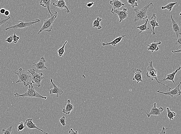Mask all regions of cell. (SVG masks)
I'll list each match as a JSON object with an SVG mask.
<instances>
[{
  "mask_svg": "<svg viewBox=\"0 0 181 134\" xmlns=\"http://www.w3.org/2000/svg\"><path fill=\"white\" fill-rule=\"evenodd\" d=\"M28 87V89L27 91L23 94H20L17 92L14 94V95L15 98L28 97V98H30L31 99L32 98H38L45 99V100L47 98L46 97L43 96L41 95L39 93H38L34 89V87H33V83L31 82H30L29 83Z\"/></svg>",
  "mask_w": 181,
  "mask_h": 134,
  "instance_id": "1",
  "label": "cell"
},
{
  "mask_svg": "<svg viewBox=\"0 0 181 134\" xmlns=\"http://www.w3.org/2000/svg\"><path fill=\"white\" fill-rule=\"evenodd\" d=\"M15 74L17 75L18 77L16 83H23L24 86H28L29 83H30V80H31V76L28 72L23 70L22 68H20L17 71L14 72Z\"/></svg>",
  "mask_w": 181,
  "mask_h": 134,
  "instance_id": "2",
  "label": "cell"
},
{
  "mask_svg": "<svg viewBox=\"0 0 181 134\" xmlns=\"http://www.w3.org/2000/svg\"><path fill=\"white\" fill-rule=\"evenodd\" d=\"M57 16V12L55 11L53 14L51 15V17L49 19H46L44 20L43 24H42L39 32H38V34H39L41 32H50L52 31L53 28V22L55 21V19Z\"/></svg>",
  "mask_w": 181,
  "mask_h": 134,
  "instance_id": "3",
  "label": "cell"
},
{
  "mask_svg": "<svg viewBox=\"0 0 181 134\" xmlns=\"http://www.w3.org/2000/svg\"><path fill=\"white\" fill-rule=\"evenodd\" d=\"M147 71L146 73V76L147 78L150 79V81H153L154 80H155L157 81V83L163 85V86H165L169 89V90L171 89V88L168 86L165 85L163 84L161 82H160V81H162V80H159L157 79V71L153 67V61H149V65L147 68Z\"/></svg>",
  "mask_w": 181,
  "mask_h": 134,
  "instance_id": "4",
  "label": "cell"
},
{
  "mask_svg": "<svg viewBox=\"0 0 181 134\" xmlns=\"http://www.w3.org/2000/svg\"><path fill=\"white\" fill-rule=\"evenodd\" d=\"M152 5L153 3H150L145 5L143 8L141 9H138L136 8L134 9L135 12V15L134 19V22H136L141 21L145 19H147V10L150 5Z\"/></svg>",
  "mask_w": 181,
  "mask_h": 134,
  "instance_id": "5",
  "label": "cell"
},
{
  "mask_svg": "<svg viewBox=\"0 0 181 134\" xmlns=\"http://www.w3.org/2000/svg\"><path fill=\"white\" fill-rule=\"evenodd\" d=\"M28 72L31 75V83H34L35 86L40 88L41 86V83L42 79H44V77H42L43 73H38L36 70L34 69H30L28 70Z\"/></svg>",
  "mask_w": 181,
  "mask_h": 134,
  "instance_id": "6",
  "label": "cell"
},
{
  "mask_svg": "<svg viewBox=\"0 0 181 134\" xmlns=\"http://www.w3.org/2000/svg\"><path fill=\"white\" fill-rule=\"evenodd\" d=\"M40 20L39 19H36L34 20L32 22H24L23 21H18L16 24L15 25L12 26L7 27L5 29V30H9V29H22L24 28L28 27L31 26L32 25H34V24H37V23H40Z\"/></svg>",
  "mask_w": 181,
  "mask_h": 134,
  "instance_id": "7",
  "label": "cell"
},
{
  "mask_svg": "<svg viewBox=\"0 0 181 134\" xmlns=\"http://www.w3.org/2000/svg\"><path fill=\"white\" fill-rule=\"evenodd\" d=\"M127 9L124 8L122 11H118L117 9H112L111 13L112 14H117L119 17V23H120L125 19L128 18V13H127Z\"/></svg>",
  "mask_w": 181,
  "mask_h": 134,
  "instance_id": "8",
  "label": "cell"
},
{
  "mask_svg": "<svg viewBox=\"0 0 181 134\" xmlns=\"http://www.w3.org/2000/svg\"><path fill=\"white\" fill-rule=\"evenodd\" d=\"M181 83V82H180L179 84L177 86H176L174 89H173L172 90H169V91L168 92H162L160 91L159 90H157V92L162 94L165 95L170 96L171 97L178 96H180L181 94V92L180 89Z\"/></svg>",
  "mask_w": 181,
  "mask_h": 134,
  "instance_id": "9",
  "label": "cell"
},
{
  "mask_svg": "<svg viewBox=\"0 0 181 134\" xmlns=\"http://www.w3.org/2000/svg\"><path fill=\"white\" fill-rule=\"evenodd\" d=\"M156 103H154L153 104V108H151L150 112L147 113L145 110L144 111L147 114V116L148 118H150L151 116H159L161 114L164 110V109L162 107H160L159 108H156Z\"/></svg>",
  "mask_w": 181,
  "mask_h": 134,
  "instance_id": "10",
  "label": "cell"
},
{
  "mask_svg": "<svg viewBox=\"0 0 181 134\" xmlns=\"http://www.w3.org/2000/svg\"><path fill=\"white\" fill-rule=\"evenodd\" d=\"M50 81H51V83H52L53 88H52V89H51V90H49V91L50 92V94H56L57 98H58L59 96L63 94V91L62 89L56 85L52 79H50Z\"/></svg>",
  "mask_w": 181,
  "mask_h": 134,
  "instance_id": "11",
  "label": "cell"
},
{
  "mask_svg": "<svg viewBox=\"0 0 181 134\" xmlns=\"http://www.w3.org/2000/svg\"><path fill=\"white\" fill-rule=\"evenodd\" d=\"M131 71L135 74L132 79L133 80H136L137 83H139V82H144L142 79V71L140 69H136V68H133L131 69Z\"/></svg>",
  "mask_w": 181,
  "mask_h": 134,
  "instance_id": "12",
  "label": "cell"
},
{
  "mask_svg": "<svg viewBox=\"0 0 181 134\" xmlns=\"http://www.w3.org/2000/svg\"><path fill=\"white\" fill-rule=\"evenodd\" d=\"M171 19L172 23L173 30L174 33L176 34V38L180 37H181V30L180 26L179 24L176 23L173 19L172 15L171 14Z\"/></svg>",
  "mask_w": 181,
  "mask_h": 134,
  "instance_id": "13",
  "label": "cell"
},
{
  "mask_svg": "<svg viewBox=\"0 0 181 134\" xmlns=\"http://www.w3.org/2000/svg\"><path fill=\"white\" fill-rule=\"evenodd\" d=\"M52 5H54L56 7L60 9H65L67 10L66 12L67 13H70V11L68 8V6L66 5L65 1L64 0H58L54 3H52Z\"/></svg>",
  "mask_w": 181,
  "mask_h": 134,
  "instance_id": "14",
  "label": "cell"
},
{
  "mask_svg": "<svg viewBox=\"0 0 181 134\" xmlns=\"http://www.w3.org/2000/svg\"><path fill=\"white\" fill-rule=\"evenodd\" d=\"M25 125L26 126L28 129H37L38 130H40V131L42 132V133H44V134H48V133L45 132L42 129H39L36 126V125L35 124H34V123L32 121V119H26V121L25 123Z\"/></svg>",
  "mask_w": 181,
  "mask_h": 134,
  "instance_id": "15",
  "label": "cell"
},
{
  "mask_svg": "<svg viewBox=\"0 0 181 134\" xmlns=\"http://www.w3.org/2000/svg\"><path fill=\"white\" fill-rule=\"evenodd\" d=\"M46 62V61L45 58L44 57H42L37 63H33V64L36 67L37 70H47V68L45 66Z\"/></svg>",
  "mask_w": 181,
  "mask_h": 134,
  "instance_id": "16",
  "label": "cell"
},
{
  "mask_svg": "<svg viewBox=\"0 0 181 134\" xmlns=\"http://www.w3.org/2000/svg\"><path fill=\"white\" fill-rule=\"evenodd\" d=\"M149 23L151 26V33L152 34H155V33L154 30L155 27L156 26H159V24L156 22V14H153L150 20L149 21Z\"/></svg>",
  "mask_w": 181,
  "mask_h": 134,
  "instance_id": "17",
  "label": "cell"
},
{
  "mask_svg": "<svg viewBox=\"0 0 181 134\" xmlns=\"http://www.w3.org/2000/svg\"><path fill=\"white\" fill-rule=\"evenodd\" d=\"M181 68V65H180L179 67L177 68V69H176L175 71L172 72V73H170V74H168L167 75H166V78L164 79V80H162V81H166V80H168H168H170V81H172L174 84H175V81H174V78H175V75L180 70Z\"/></svg>",
  "mask_w": 181,
  "mask_h": 134,
  "instance_id": "18",
  "label": "cell"
},
{
  "mask_svg": "<svg viewBox=\"0 0 181 134\" xmlns=\"http://www.w3.org/2000/svg\"><path fill=\"white\" fill-rule=\"evenodd\" d=\"M161 44V42H159L157 43H155V41H154L153 43H151L149 45L146 44L147 46H148L147 47V50L151 51L152 53H153L154 51H158L159 50V48L158 47V46L160 45Z\"/></svg>",
  "mask_w": 181,
  "mask_h": 134,
  "instance_id": "19",
  "label": "cell"
},
{
  "mask_svg": "<svg viewBox=\"0 0 181 134\" xmlns=\"http://www.w3.org/2000/svg\"><path fill=\"white\" fill-rule=\"evenodd\" d=\"M66 108L65 109H63L62 112L66 114H70V112L74 109V106L70 103V99L67 101V104H65Z\"/></svg>",
  "mask_w": 181,
  "mask_h": 134,
  "instance_id": "20",
  "label": "cell"
},
{
  "mask_svg": "<svg viewBox=\"0 0 181 134\" xmlns=\"http://www.w3.org/2000/svg\"><path fill=\"white\" fill-rule=\"evenodd\" d=\"M109 4L112 6L113 9H119L121 7L123 6L125 4L123 3L121 1L119 0H114V1H110Z\"/></svg>",
  "mask_w": 181,
  "mask_h": 134,
  "instance_id": "21",
  "label": "cell"
},
{
  "mask_svg": "<svg viewBox=\"0 0 181 134\" xmlns=\"http://www.w3.org/2000/svg\"><path fill=\"white\" fill-rule=\"evenodd\" d=\"M125 36H126V35H122L114 39L113 41H112V42H110V43H102V45L104 46L109 45H112V46H116V45H117V44H118V43H119V42L121 41L122 39V38Z\"/></svg>",
  "mask_w": 181,
  "mask_h": 134,
  "instance_id": "22",
  "label": "cell"
},
{
  "mask_svg": "<svg viewBox=\"0 0 181 134\" xmlns=\"http://www.w3.org/2000/svg\"><path fill=\"white\" fill-rule=\"evenodd\" d=\"M51 0H42V1H40V4L41 6L43 7L44 8H46L47 9L49 13H50V15H52V13H51V11H50V4L51 3Z\"/></svg>",
  "mask_w": 181,
  "mask_h": 134,
  "instance_id": "23",
  "label": "cell"
},
{
  "mask_svg": "<svg viewBox=\"0 0 181 134\" xmlns=\"http://www.w3.org/2000/svg\"><path fill=\"white\" fill-rule=\"evenodd\" d=\"M149 20L148 19H146L145 20V24L139 26H136L137 28L139 29L140 32L138 33V34H140L143 32H145V31H148L149 30L150 28L147 27V23H148Z\"/></svg>",
  "mask_w": 181,
  "mask_h": 134,
  "instance_id": "24",
  "label": "cell"
},
{
  "mask_svg": "<svg viewBox=\"0 0 181 134\" xmlns=\"http://www.w3.org/2000/svg\"><path fill=\"white\" fill-rule=\"evenodd\" d=\"M102 21V19L98 17L96 20H94L92 24L93 27L94 28H97L98 30H100L102 28V27L100 24V22H101Z\"/></svg>",
  "mask_w": 181,
  "mask_h": 134,
  "instance_id": "25",
  "label": "cell"
},
{
  "mask_svg": "<svg viewBox=\"0 0 181 134\" xmlns=\"http://www.w3.org/2000/svg\"><path fill=\"white\" fill-rule=\"evenodd\" d=\"M177 4V2L168 3L166 6H162L161 7V9L165 10V9H167L169 12H171L172 11V10L173 8L174 7V5Z\"/></svg>",
  "mask_w": 181,
  "mask_h": 134,
  "instance_id": "26",
  "label": "cell"
},
{
  "mask_svg": "<svg viewBox=\"0 0 181 134\" xmlns=\"http://www.w3.org/2000/svg\"><path fill=\"white\" fill-rule=\"evenodd\" d=\"M166 110L167 111V115L170 121L173 120L174 119V117L176 116V114L174 112L171 111L168 107L166 108Z\"/></svg>",
  "mask_w": 181,
  "mask_h": 134,
  "instance_id": "27",
  "label": "cell"
},
{
  "mask_svg": "<svg viewBox=\"0 0 181 134\" xmlns=\"http://www.w3.org/2000/svg\"><path fill=\"white\" fill-rule=\"evenodd\" d=\"M67 41H66L65 43L63 44V46L59 50H57L58 52V55L59 57H63V54L65 53V47L66 44H67Z\"/></svg>",
  "mask_w": 181,
  "mask_h": 134,
  "instance_id": "28",
  "label": "cell"
},
{
  "mask_svg": "<svg viewBox=\"0 0 181 134\" xmlns=\"http://www.w3.org/2000/svg\"><path fill=\"white\" fill-rule=\"evenodd\" d=\"M137 0H128L127 1L128 5L131 6L133 8H134L135 7L139 6L137 4Z\"/></svg>",
  "mask_w": 181,
  "mask_h": 134,
  "instance_id": "29",
  "label": "cell"
},
{
  "mask_svg": "<svg viewBox=\"0 0 181 134\" xmlns=\"http://www.w3.org/2000/svg\"><path fill=\"white\" fill-rule=\"evenodd\" d=\"M12 128H13V127L10 126L6 129H2L3 134H11Z\"/></svg>",
  "mask_w": 181,
  "mask_h": 134,
  "instance_id": "30",
  "label": "cell"
},
{
  "mask_svg": "<svg viewBox=\"0 0 181 134\" xmlns=\"http://www.w3.org/2000/svg\"><path fill=\"white\" fill-rule=\"evenodd\" d=\"M25 127V126L24 125V123L23 122L20 123L17 127V131H21L23 130Z\"/></svg>",
  "mask_w": 181,
  "mask_h": 134,
  "instance_id": "31",
  "label": "cell"
},
{
  "mask_svg": "<svg viewBox=\"0 0 181 134\" xmlns=\"http://www.w3.org/2000/svg\"><path fill=\"white\" fill-rule=\"evenodd\" d=\"M65 120L66 118L64 116L61 117V118L59 119V121H60V123L61 124V125H62L63 127H65L66 125V124L65 123Z\"/></svg>",
  "mask_w": 181,
  "mask_h": 134,
  "instance_id": "32",
  "label": "cell"
},
{
  "mask_svg": "<svg viewBox=\"0 0 181 134\" xmlns=\"http://www.w3.org/2000/svg\"><path fill=\"white\" fill-rule=\"evenodd\" d=\"M10 19H11V18L9 16L7 18H3L1 19L0 20V26L3 25V24H4V23H5V22H7L8 20H10Z\"/></svg>",
  "mask_w": 181,
  "mask_h": 134,
  "instance_id": "33",
  "label": "cell"
},
{
  "mask_svg": "<svg viewBox=\"0 0 181 134\" xmlns=\"http://www.w3.org/2000/svg\"><path fill=\"white\" fill-rule=\"evenodd\" d=\"M20 37H18L17 36L16 34L15 33H14V35H13V43H17L18 42L19 40H20Z\"/></svg>",
  "mask_w": 181,
  "mask_h": 134,
  "instance_id": "34",
  "label": "cell"
},
{
  "mask_svg": "<svg viewBox=\"0 0 181 134\" xmlns=\"http://www.w3.org/2000/svg\"><path fill=\"white\" fill-rule=\"evenodd\" d=\"M181 37H180L178 38H176V42H175V45H178L179 47H179H181ZM177 48V49H178Z\"/></svg>",
  "mask_w": 181,
  "mask_h": 134,
  "instance_id": "35",
  "label": "cell"
},
{
  "mask_svg": "<svg viewBox=\"0 0 181 134\" xmlns=\"http://www.w3.org/2000/svg\"><path fill=\"white\" fill-rule=\"evenodd\" d=\"M13 35L7 38L5 40V42H7L9 43H11L13 42Z\"/></svg>",
  "mask_w": 181,
  "mask_h": 134,
  "instance_id": "36",
  "label": "cell"
},
{
  "mask_svg": "<svg viewBox=\"0 0 181 134\" xmlns=\"http://www.w3.org/2000/svg\"><path fill=\"white\" fill-rule=\"evenodd\" d=\"M69 133V134H79L77 131H74L72 128H70Z\"/></svg>",
  "mask_w": 181,
  "mask_h": 134,
  "instance_id": "37",
  "label": "cell"
},
{
  "mask_svg": "<svg viewBox=\"0 0 181 134\" xmlns=\"http://www.w3.org/2000/svg\"><path fill=\"white\" fill-rule=\"evenodd\" d=\"M168 129V128H165L164 127H163L161 130L159 134H166V130Z\"/></svg>",
  "mask_w": 181,
  "mask_h": 134,
  "instance_id": "38",
  "label": "cell"
},
{
  "mask_svg": "<svg viewBox=\"0 0 181 134\" xmlns=\"http://www.w3.org/2000/svg\"><path fill=\"white\" fill-rule=\"evenodd\" d=\"M87 5V7H91L93 6V5L95 4V3L94 2H91V3H89L87 4H84Z\"/></svg>",
  "mask_w": 181,
  "mask_h": 134,
  "instance_id": "39",
  "label": "cell"
},
{
  "mask_svg": "<svg viewBox=\"0 0 181 134\" xmlns=\"http://www.w3.org/2000/svg\"><path fill=\"white\" fill-rule=\"evenodd\" d=\"M5 11H6V10H5V9H0V13L2 14H4V13H5Z\"/></svg>",
  "mask_w": 181,
  "mask_h": 134,
  "instance_id": "40",
  "label": "cell"
},
{
  "mask_svg": "<svg viewBox=\"0 0 181 134\" xmlns=\"http://www.w3.org/2000/svg\"><path fill=\"white\" fill-rule=\"evenodd\" d=\"M4 14H5V15H6V16H9L10 14V12L9 11H8V10H6Z\"/></svg>",
  "mask_w": 181,
  "mask_h": 134,
  "instance_id": "41",
  "label": "cell"
},
{
  "mask_svg": "<svg viewBox=\"0 0 181 134\" xmlns=\"http://www.w3.org/2000/svg\"><path fill=\"white\" fill-rule=\"evenodd\" d=\"M172 53H176V52H180V53L181 49H180L179 50H177V51H174L172 50Z\"/></svg>",
  "mask_w": 181,
  "mask_h": 134,
  "instance_id": "42",
  "label": "cell"
}]
</instances>
